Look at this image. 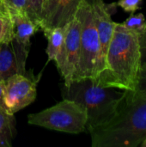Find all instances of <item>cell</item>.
Instances as JSON below:
<instances>
[{
    "label": "cell",
    "mask_w": 146,
    "mask_h": 147,
    "mask_svg": "<svg viewBox=\"0 0 146 147\" xmlns=\"http://www.w3.org/2000/svg\"><path fill=\"white\" fill-rule=\"evenodd\" d=\"M42 31L47 40L46 54L48 61H54L63 45L65 33V26L44 29Z\"/></svg>",
    "instance_id": "7c38bea8"
},
{
    "label": "cell",
    "mask_w": 146,
    "mask_h": 147,
    "mask_svg": "<svg viewBox=\"0 0 146 147\" xmlns=\"http://www.w3.org/2000/svg\"><path fill=\"white\" fill-rule=\"evenodd\" d=\"M142 2L143 0H119L116 4L121 7L124 11L132 14L140 8Z\"/></svg>",
    "instance_id": "ac0fdd59"
},
{
    "label": "cell",
    "mask_w": 146,
    "mask_h": 147,
    "mask_svg": "<svg viewBox=\"0 0 146 147\" xmlns=\"http://www.w3.org/2000/svg\"><path fill=\"white\" fill-rule=\"evenodd\" d=\"M140 146H142V147H146V139L142 142V144L140 145Z\"/></svg>",
    "instance_id": "7402d4cb"
},
{
    "label": "cell",
    "mask_w": 146,
    "mask_h": 147,
    "mask_svg": "<svg viewBox=\"0 0 146 147\" xmlns=\"http://www.w3.org/2000/svg\"><path fill=\"white\" fill-rule=\"evenodd\" d=\"M139 90H146V61L144 62L141 65L139 83Z\"/></svg>",
    "instance_id": "ffe728a7"
},
{
    "label": "cell",
    "mask_w": 146,
    "mask_h": 147,
    "mask_svg": "<svg viewBox=\"0 0 146 147\" xmlns=\"http://www.w3.org/2000/svg\"><path fill=\"white\" fill-rule=\"evenodd\" d=\"M126 90L104 87L91 78H83L64 85L62 96L80 104L87 114L86 130L108 122L116 113Z\"/></svg>",
    "instance_id": "3957f363"
},
{
    "label": "cell",
    "mask_w": 146,
    "mask_h": 147,
    "mask_svg": "<svg viewBox=\"0 0 146 147\" xmlns=\"http://www.w3.org/2000/svg\"><path fill=\"white\" fill-rule=\"evenodd\" d=\"M3 98V81L0 78V106L4 109Z\"/></svg>",
    "instance_id": "44dd1931"
},
{
    "label": "cell",
    "mask_w": 146,
    "mask_h": 147,
    "mask_svg": "<svg viewBox=\"0 0 146 147\" xmlns=\"http://www.w3.org/2000/svg\"><path fill=\"white\" fill-rule=\"evenodd\" d=\"M15 133L14 115L0 106V147H10Z\"/></svg>",
    "instance_id": "4fadbf2b"
},
{
    "label": "cell",
    "mask_w": 146,
    "mask_h": 147,
    "mask_svg": "<svg viewBox=\"0 0 146 147\" xmlns=\"http://www.w3.org/2000/svg\"><path fill=\"white\" fill-rule=\"evenodd\" d=\"M36 82L26 74L15 73L3 81V106L5 110L15 115L34 102Z\"/></svg>",
    "instance_id": "52a82bcc"
},
{
    "label": "cell",
    "mask_w": 146,
    "mask_h": 147,
    "mask_svg": "<svg viewBox=\"0 0 146 147\" xmlns=\"http://www.w3.org/2000/svg\"><path fill=\"white\" fill-rule=\"evenodd\" d=\"M83 0H46L39 28L41 30L65 27L77 15Z\"/></svg>",
    "instance_id": "9c48e42d"
},
{
    "label": "cell",
    "mask_w": 146,
    "mask_h": 147,
    "mask_svg": "<svg viewBox=\"0 0 146 147\" xmlns=\"http://www.w3.org/2000/svg\"><path fill=\"white\" fill-rule=\"evenodd\" d=\"M145 22V17L142 13L139 14L132 13L131 16L123 22V25L126 28L140 34L144 29Z\"/></svg>",
    "instance_id": "2e32d148"
},
{
    "label": "cell",
    "mask_w": 146,
    "mask_h": 147,
    "mask_svg": "<svg viewBox=\"0 0 146 147\" xmlns=\"http://www.w3.org/2000/svg\"><path fill=\"white\" fill-rule=\"evenodd\" d=\"M10 15L13 21L11 46L15 55L18 73L26 74L25 66L30 47V39L38 31L39 27L28 18L25 12Z\"/></svg>",
    "instance_id": "ba28073f"
},
{
    "label": "cell",
    "mask_w": 146,
    "mask_h": 147,
    "mask_svg": "<svg viewBox=\"0 0 146 147\" xmlns=\"http://www.w3.org/2000/svg\"><path fill=\"white\" fill-rule=\"evenodd\" d=\"M141 65L140 34L115 22L104 69L96 81L104 87L134 91L139 89Z\"/></svg>",
    "instance_id": "7a4b0ae2"
},
{
    "label": "cell",
    "mask_w": 146,
    "mask_h": 147,
    "mask_svg": "<svg viewBox=\"0 0 146 147\" xmlns=\"http://www.w3.org/2000/svg\"><path fill=\"white\" fill-rule=\"evenodd\" d=\"M93 147H137L146 139V90H126L114 115L89 132Z\"/></svg>",
    "instance_id": "6da1fadb"
},
{
    "label": "cell",
    "mask_w": 146,
    "mask_h": 147,
    "mask_svg": "<svg viewBox=\"0 0 146 147\" xmlns=\"http://www.w3.org/2000/svg\"><path fill=\"white\" fill-rule=\"evenodd\" d=\"M89 1L91 3L94 11L96 26L97 28L100 44H101L102 57L103 64L105 65V58L110 40L113 36L115 22H113L111 18V11L109 6L107 5L103 2V0H89Z\"/></svg>",
    "instance_id": "30bf717a"
},
{
    "label": "cell",
    "mask_w": 146,
    "mask_h": 147,
    "mask_svg": "<svg viewBox=\"0 0 146 147\" xmlns=\"http://www.w3.org/2000/svg\"><path fill=\"white\" fill-rule=\"evenodd\" d=\"M3 3V0H0V3Z\"/></svg>",
    "instance_id": "603a6c76"
},
{
    "label": "cell",
    "mask_w": 146,
    "mask_h": 147,
    "mask_svg": "<svg viewBox=\"0 0 146 147\" xmlns=\"http://www.w3.org/2000/svg\"><path fill=\"white\" fill-rule=\"evenodd\" d=\"M81 22L76 16L65 25V33L61 49L55 59L56 66L64 78V85L77 80L80 61Z\"/></svg>",
    "instance_id": "8992f818"
},
{
    "label": "cell",
    "mask_w": 146,
    "mask_h": 147,
    "mask_svg": "<svg viewBox=\"0 0 146 147\" xmlns=\"http://www.w3.org/2000/svg\"><path fill=\"white\" fill-rule=\"evenodd\" d=\"M28 123L49 130L78 134L86 130L87 114L80 104L64 98L50 108L29 115Z\"/></svg>",
    "instance_id": "5b68a950"
},
{
    "label": "cell",
    "mask_w": 146,
    "mask_h": 147,
    "mask_svg": "<svg viewBox=\"0 0 146 147\" xmlns=\"http://www.w3.org/2000/svg\"><path fill=\"white\" fill-rule=\"evenodd\" d=\"M13 39V21L3 3H0V42L11 43Z\"/></svg>",
    "instance_id": "5bb4252c"
},
{
    "label": "cell",
    "mask_w": 146,
    "mask_h": 147,
    "mask_svg": "<svg viewBox=\"0 0 146 147\" xmlns=\"http://www.w3.org/2000/svg\"><path fill=\"white\" fill-rule=\"evenodd\" d=\"M46 0H27L25 13L28 18L39 27Z\"/></svg>",
    "instance_id": "9a60e30c"
},
{
    "label": "cell",
    "mask_w": 146,
    "mask_h": 147,
    "mask_svg": "<svg viewBox=\"0 0 146 147\" xmlns=\"http://www.w3.org/2000/svg\"><path fill=\"white\" fill-rule=\"evenodd\" d=\"M80 22V61L77 78L96 79L103 71L101 44L89 0H83L77 13Z\"/></svg>",
    "instance_id": "277c9868"
},
{
    "label": "cell",
    "mask_w": 146,
    "mask_h": 147,
    "mask_svg": "<svg viewBox=\"0 0 146 147\" xmlns=\"http://www.w3.org/2000/svg\"><path fill=\"white\" fill-rule=\"evenodd\" d=\"M27 0H3L10 14L24 13Z\"/></svg>",
    "instance_id": "e0dca14e"
},
{
    "label": "cell",
    "mask_w": 146,
    "mask_h": 147,
    "mask_svg": "<svg viewBox=\"0 0 146 147\" xmlns=\"http://www.w3.org/2000/svg\"><path fill=\"white\" fill-rule=\"evenodd\" d=\"M15 73L18 67L11 43L0 42V78L5 81Z\"/></svg>",
    "instance_id": "8fae6325"
},
{
    "label": "cell",
    "mask_w": 146,
    "mask_h": 147,
    "mask_svg": "<svg viewBox=\"0 0 146 147\" xmlns=\"http://www.w3.org/2000/svg\"><path fill=\"white\" fill-rule=\"evenodd\" d=\"M140 47L142 53V64L146 61V20L145 22V27L140 34Z\"/></svg>",
    "instance_id": "d6986e66"
}]
</instances>
